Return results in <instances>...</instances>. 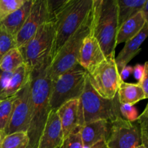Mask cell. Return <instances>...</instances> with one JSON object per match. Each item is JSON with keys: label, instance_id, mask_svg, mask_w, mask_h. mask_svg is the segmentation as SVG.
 <instances>
[{"label": "cell", "instance_id": "7a4b0ae2", "mask_svg": "<svg viewBox=\"0 0 148 148\" xmlns=\"http://www.w3.org/2000/svg\"><path fill=\"white\" fill-rule=\"evenodd\" d=\"M31 76L30 124L27 134L30 141L29 148H37L51 111L49 103L51 80L48 75L47 66Z\"/></svg>", "mask_w": 148, "mask_h": 148}, {"label": "cell", "instance_id": "f546056e", "mask_svg": "<svg viewBox=\"0 0 148 148\" xmlns=\"http://www.w3.org/2000/svg\"><path fill=\"white\" fill-rule=\"evenodd\" d=\"M12 72H5L0 69V96L7 88Z\"/></svg>", "mask_w": 148, "mask_h": 148}, {"label": "cell", "instance_id": "9a60e30c", "mask_svg": "<svg viewBox=\"0 0 148 148\" xmlns=\"http://www.w3.org/2000/svg\"><path fill=\"white\" fill-rule=\"evenodd\" d=\"M64 140L71 134L79 131V99L71 100L57 110Z\"/></svg>", "mask_w": 148, "mask_h": 148}, {"label": "cell", "instance_id": "8fae6325", "mask_svg": "<svg viewBox=\"0 0 148 148\" xmlns=\"http://www.w3.org/2000/svg\"><path fill=\"white\" fill-rule=\"evenodd\" d=\"M32 79V77H31ZM30 84L31 79L17 94L13 103L10 120L6 127L4 136L16 132H27L30 115Z\"/></svg>", "mask_w": 148, "mask_h": 148}, {"label": "cell", "instance_id": "5b68a950", "mask_svg": "<svg viewBox=\"0 0 148 148\" xmlns=\"http://www.w3.org/2000/svg\"><path fill=\"white\" fill-rule=\"evenodd\" d=\"M54 38L55 23L51 19L43 23L30 40L20 49L31 75L38 74L48 66Z\"/></svg>", "mask_w": 148, "mask_h": 148}, {"label": "cell", "instance_id": "4fadbf2b", "mask_svg": "<svg viewBox=\"0 0 148 148\" xmlns=\"http://www.w3.org/2000/svg\"><path fill=\"white\" fill-rule=\"evenodd\" d=\"M64 142L57 111H51L37 148H62Z\"/></svg>", "mask_w": 148, "mask_h": 148}, {"label": "cell", "instance_id": "83f0119b", "mask_svg": "<svg viewBox=\"0 0 148 148\" xmlns=\"http://www.w3.org/2000/svg\"><path fill=\"white\" fill-rule=\"evenodd\" d=\"M62 148H85L79 132L68 136L64 140Z\"/></svg>", "mask_w": 148, "mask_h": 148}, {"label": "cell", "instance_id": "e575fe53", "mask_svg": "<svg viewBox=\"0 0 148 148\" xmlns=\"http://www.w3.org/2000/svg\"><path fill=\"white\" fill-rule=\"evenodd\" d=\"M89 148H109L108 147V145H106V143L105 141H102L101 143H97L95 145L92 146V147Z\"/></svg>", "mask_w": 148, "mask_h": 148}, {"label": "cell", "instance_id": "1f68e13d", "mask_svg": "<svg viewBox=\"0 0 148 148\" xmlns=\"http://www.w3.org/2000/svg\"><path fill=\"white\" fill-rule=\"evenodd\" d=\"M132 74L134 75V77L138 81V82H140L144 75V65L136 64L133 67Z\"/></svg>", "mask_w": 148, "mask_h": 148}, {"label": "cell", "instance_id": "d6a6232c", "mask_svg": "<svg viewBox=\"0 0 148 148\" xmlns=\"http://www.w3.org/2000/svg\"><path fill=\"white\" fill-rule=\"evenodd\" d=\"M132 71H133V67L130 66H126L121 72H119L120 75V77H121V80L123 82H124L125 79H127L130 75L132 74Z\"/></svg>", "mask_w": 148, "mask_h": 148}, {"label": "cell", "instance_id": "ac0fdd59", "mask_svg": "<svg viewBox=\"0 0 148 148\" xmlns=\"http://www.w3.org/2000/svg\"><path fill=\"white\" fill-rule=\"evenodd\" d=\"M31 77V73L25 63L17 68L12 74L7 88L0 96V101L17 95L28 83Z\"/></svg>", "mask_w": 148, "mask_h": 148}, {"label": "cell", "instance_id": "603a6c76", "mask_svg": "<svg viewBox=\"0 0 148 148\" xmlns=\"http://www.w3.org/2000/svg\"><path fill=\"white\" fill-rule=\"evenodd\" d=\"M30 141L26 132L7 134L2 139L0 148H29Z\"/></svg>", "mask_w": 148, "mask_h": 148}, {"label": "cell", "instance_id": "e0dca14e", "mask_svg": "<svg viewBox=\"0 0 148 148\" xmlns=\"http://www.w3.org/2000/svg\"><path fill=\"white\" fill-rule=\"evenodd\" d=\"M34 0H26L25 2L16 11L0 23V27L7 30L9 33L16 38L29 15Z\"/></svg>", "mask_w": 148, "mask_h": 148}, {"label": "cell", "instance_id": "ffe728a7", "mask_svg": "<svg viewBox=\"0 0 148 148\" xmlns=\"http://www.w3.org/2000/svg\"><path fill=\"white\" fill-rule=\"evenodd\" d=\"M117 95L120 103L132 106L142 100L146 99L144 91L138 83L122 82L119 88Z\"/></svg>", "mask_w": 148, "mask_h": 148}, {"label": "cell", "instance_id": "836d02e7", "mask_svg": "<svg viewBox=\"0 0 148 148\" xmlns=\"http://www.w3.org/2000/svg\"><path fill=\"white\" fill-rule=\"evenodd\" d=\"M141 11L143 13V15H144L146 23H148V0H146L145 4H144L143 10Z\"/></svg>", "mask_w": 148, "mask_h": 148}, {"label": "cell", "instance_id": "74e56055", "mask_svg": "<svg viewBox=\"0 0 148 148\" xmlns=\"http://www.w3.org/2000/svg\"><path fill=\"white\" fill-rule=\"evenodd\" d=\"M3 138H4V137H3L2 134H1V133H0V145H1V141H2V139Z\"/></svg>", "mask_w": 148, "mask_h": 148}, {"label": "cell", "instance_id": "d4e9b609", "mask_svg": "<svg viewBox=\"0 0 148 148\" xmlns=\"http://www.w3.org/2000/svg\"><path fill=\"white\" fill-rule=\"evenodd\" d=\"M26 0H0V23L20 8Z\"/></svg>", "mask_w": 148, "mask_h": 148}, {"label": "cell", "instance_id": "6da1fadb", "mask_svg": "<svg viewBox=\"0 0 148 148\" xmlns=\"http://www.w3.org/2000/svg\"><path fill=\"white\" fill-rule=\"evenodd\" d=\"M94 0H66L51 6V18L55 23V38L49 59V66L69 38L86 19Z\"/></svg>", "mask_w": 148, "mask_h": 148}, {"label": "cell", "instance_id": "cb8c5ba5", "mask_svg": "<svg viewBox=\"0 0 148 148\" xmlns=\"http://www.w3.org/2000/svg\"><path fill=\"white\" fill-rule=\"evenodd\" d=\"M17 98V95L0 101V133L4 137L6 127L10 120L13 103Z\"/></svg>", "mask_w": 148, "mask_h": 148}, {"label": "cell", "instance_id": "30bf717a", "mask_svg": "<svg viewBox=\"0 0 148 148\" xmlns=\"http://www.w3.org/2000/svg\"><path fill=\"white\" fill-rule=\"evenodd\" d=\"M51 19L49 0H34L29 15L15 38L18 49L23 48L44 23Z\"/></svg>", "mask_w": 148, "mask_h": 148}, {"label": "cell", "instance_id": "d6986e66", "mask_svg": "<svg viewBox=\"0 0 148 148\" xmlns=\"http://www.w3.org/2000/svg\"><path fill=\"white\" fill-rule=\"evenodd\" d=\"M146 23L142 11L124 22L118 29L116 35V46L122 43H126L130 39L135 37L144 27Z\"/></svg>", "mask_w": 148, "mask_h": 148}, {"label": "cell", "instance_id": "8992f818", "mask_svg": "<svg viewBox=\"0 0 148 148\" xmlns=\"http://www.w3.org/2000/svg\"><path fill=\"white\" fill-rule=\"evenodd\" d=\"M94 2V1H93ZM93 24V6L81 25L67 40L47 66V73L51 81L78 64V58L84 39L91 32Z\"/></svg>", "mask_w": 148, "mask_h": 148}, {"label": "cell", "instance_id": "7402d4cb", "mask_svg": "<svg viewBox=\"0 0 148 148\" xmlns=\"http://www.w3.org/2000/svg\"><path fill=\"white\" fill-rule=\"evenodd\" d=\"M25 63L24 58L17 47L6 53L0 59V69L5 72H12Z\"/></svg>", "mask_w": 148, "mask_h": 148}, {"label": "cell", "instance_id": "f1b7e54d", "mask_svg": "<svg viewBox=\"0 0 148 148\" xmlns=\"http://www.w3.org/2000/svg\"><path fill=\"white\" fill-rule=\"evenodd\" d=\"M137 121L140 124V130H141V140L142 144L145 148H148V122L144 113L139 116Z\"/></svg>", "mask_w": 148, "mask_h": 148}, {"label": "cell", "instance_id": "5bb4252c", "mask_svg": "<svg viewBox=\"0 0 148 148\" xmlns=\"http://www.w3.org/2000/svg\"><path fill=\"white\" fill-rule=\"evenodd\" d=\"M111 121L98 120L82 126L79 130L85 148H89L102 141H106L109 135Z\"/></svg>", "mask_w": 148, "mask_h": 148}, {"label": "cell", "instance_id": "3957f363", "mask_svg": "<svg viewBox=\"0 0 148 148\" xmlns=\"http://www.w3.org/2000/svg\"><path fill=\"white\" fill-rule=\"evenodd\" d=\"M118 29L117 0H94L92 33L106 57L115 53Z\"/></svg>", "mask_w": 148, "mask_h": 148}, {"label": "cell", "instance_id": "8d00e7d4", "mask_svg": "<svg viewBox=\"0 0 148 148\" xmlns=\"http://www.w3.org/2000/svg\"><path fill=\"white\" fill-rule=\"evenodd\" d=\"M134 148H145V146L143 145V144H141V145H140L137 146V147H134Z\"/></svg>", "mask_w": 148, "mask_h": 148}, {"label": "cell", "instance_id": "52a82bcc", "mask_svg": "<svg viewBox=\"0 0 148 148\" xmlns=\"http://www.w3.org/2000/svg\"><path fill=\"white\" fill-rule=\"evenodd\" d=\"M88 74L80 65L77 64L51 81L49 98L51 110H57L67 101L79 99L83 92Z\"/></svg>", "mask_w": 148, "mask_h": 148}, {"label": "cell", "instance_id": "7c38bea8", "mask_svg": "<svg viewBox=\"0 0 148 148\" xmlns=\"http://www.w3.org/2000/svg\"><path fill=\"white\" fill-rule=\"evenodd\" d=\"M105 59V54L91 30L83 40L78 58V64L88 74H91Z\"/></svg>", "mask_w": 148, "mask_h": 148}, {"label": "cell", "instance_id": "2e32d148", "mask_svg": "<svg viewBox=\"0 0 148 148\" xmlns=\"http://www.w3.org/2000/svg\"><path fill=\"white\" fill-rule=\"evenodd\" d=\"M148 37V23H146L143 30L133 38L127 41L122 50L120 51L118 56L115 57V62L118 68L119 72H121L129 62L137 56L140 51V46L143 42Z\"/></svg>", "mask_w": 148, "mask_h": 148}, {"label": "cell", "instance_id": "4316f807", "mask_svg": "<svg viewBox=\"0 0 148 148\" xmlns=\"http://www.w3.org/2000/svg\"><path fill=\"white\" fill-rule=\"evenodd\" d=\"M120 115L124 119L129 121H135L138 119V111L134 106L129 104H121L119 103Z\"/></svg>", "mask_w": 148, "mask_h": 148}, {"label": "cell", "instance_id": "44dd1931", "mask_svg": "<svg viewBox=\"0 0 148 148\" xmlns=\"http://www.w3.org/2000/svg\"><path fill=\"white\" fill-rule=\"evenodd\" d=\"M146 0H117L119 27L141 11Z\"/></svg>", "mask_w": 148, "mask_h": 148}, {"label": "cell", "instance_id": "9c48e42d", "mask_svg": "<svg viewBox=\"0 0 148 148\" xmlns=\"http://www.w3.org/2000/svg\"><path fill=\"white\" fill-rule=\"evenodd\" d=\"M109 148H134L142 144L139 122L129 121L118 116L111 122L109 135L106 141Z\"/></svg>", "mask_w": 148, "mask_h": 148}, {"label": "cell", "instance_id": "484cf974", "mask_svg": "<svg viewBox=\"0 0 148 148\" xmlns=\"http://www.w3.org/2000/svg\"><path fill=\"white\" fill-rule=\"evenodd\" d=\"M17 47L15 38L2 27H0V59L6 53Z\"/></svg>", "mask_w": 148, "mask_h": 148}, {"label": "cell", "instance_id": "ba28073f", "mask_svg": "<svg viewBox=\"0 0 148 148\" xmlns=\"http://www.w3.org/2000/svg\"><path fill=\"white\" fill-rule=\"evenodd\" d=\"M88 77L99 95L106 99H114L123 82L115 62V53L106 56L92 73L88 74Z\"/></svg>", "mask_w": 148, "mask_h": 148}, {"label": "cell", "instance_id": "4dcf8cb0", "mask_svg": "<svg viewBox=\"0 0 148 148\" xmlns=\"http://www.w3.org/2000/svg\"><path fill=\"white\" fill-rule=\"evenodd\" d=\"M138 84L143 88L146 98L148 99V61L145 63L144 75H143V77L141 80H140V82H138Z\"/></svg>", "mask_w": 148, "mask_h": 148}, {"label": "cell", "instance_id": "277c9868", "mask_svg": "<svg viewBox=\"0 0 148 148\" xmlns=\"http://www.w3.org/2000/svg\"><path fill=\"white\" fill-rule=\"evenodd\" d=\"M121 116L118 95L106 99L96 92L87 76L83 92L79 98V127L98 120L112 121Z\"/></svg>", "mask_w": 148, "mask_h": 148}, {"label": "cell", "instance_id": "d590c367", "mask_svg": "<svg viewBox=\"0 0 148 148\" xmlns=\"http://www.w3.org/2000/svg\"><path fill=\"white\" fill-rule=\"evenodd\" d=\"M143 113H144V114L145 115L146 118H147V122H148V103H147V106H146L145 108Z\"/></svg>", "mask_w": 148, "mask_h": 148}]
</instances>
